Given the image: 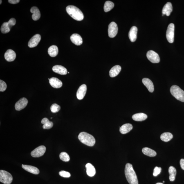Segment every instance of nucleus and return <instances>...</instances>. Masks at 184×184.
<instances>
[{
    "mask_svg": "<svg viewBox=\"0 0 184 184\" xmlns=\"http://www.w3.org/2000/svg\"><path fill=\"white\" fill-rule=\"evenodd\" d=\"M125 174L127 181L130 184H138V178L132 165L130 163L126 164Z\"/></svg>",
    "mask_w": 184,
    "mask_h": 184,
    "instance_id": "obj_1",
    "label": "nucleus"
},
{
    "mask_svg": "<svg viewBox=\"0 0 184 184\" xmlns=\"http://www.w3.org/2000/svg\"><path fill=\"white\" fill-rule=\"evenodd\" d=\"M66 10L68 15L76 20L81 21L84 19L83 14L77 7L70 5L66 7Z\"/></svg>",
    "mask_w": 184,
    "mask_h": 184,
    "instance_id": "obj_2",
    "label": "nucleus"
},
{
    "mask_svg": "<svg viewBox=\"0 0 184 184\" xmlns=\"http://www.w3.org/2000/svg\"><path fill=\"white\" fill-rule=\"evenodd\" d=\"M78 138L82 143L89 146H93L95 144V138L93 135L87 133H80L79 135Z\"/></svg>",
    "mask_w": 184,
    "mask_h": 184,
    "instance_id": "obj_3",
    "label": "nucleus"
},
{
    "mask_svg": "<svg viewBox=\"0 0 184 184\" xmlns=\"http://www.w3.org/2000/svg\"><path fill=\"white\" fill-rule=\"evenodd\" d=\"M170 92L173 96L177 100L184 102V91L179 87L174 85L171 87Z\"/></svg>",
    "mask_w": 184,
    "mask_h": 184,
    "instance_id": "obj_4",
    "label": "nucleus"
},
{
    "mask_svg": "<svg viewBox=\"0 0 184 184\" xmlns=\"http://www.w3.org/2000/svg\"><path fill=\"white\" fill-rule=\"evenodd\" d=\"M13 177L12 175L7 171H0V181L5 184H10L12 183Z\"/></svg>",
    "mask_w": 184,
    "mask_h": 184,
    "instance_id": "obj_5",
    "label": "nucleus"
},
{
    "mask_svg": "<svg viewBox=\"0 0 184 184\" xmlns=\"http://www.w3.org/2000/svg\"><path fill=\"white\" fill-rule=\"evenodd\" d=\"M16 21L15 19H11L8 22H5L2 25L1 31L3 34H7L9 32L10 29L13 26L16 24Z\"/></svg>",
    "mask_w": 184,
    "mask_h": 184,
    "instance_id": "obj_6",
    "label": "nucleus"
},
{
    "mask_svg": "<svg viewBox=\"0 0 184 184\" xmlns=\"http://www.w3.org/2000/svg\"><path fill=\"white\" fill-rule=\"evenodd\" d=\"M175 25L173 23H171L168 26L166 37L169 43H173L174 41Z\"/></svg>",
    "mask_w": 184,
    "mask_h": 184,
    "instance_id": "obj_7",
    "label": "nucleus"
},
{
    "mask_svg": "<svg viewBox=\"0 0 184 184\" xmlns=\"http://www.w3.org/2000/svg\"><path fill=\"white\" fill-rule=\"evenodd\" d=\"M46 148L44 146L38 147L31 153V156L34 158H39L43 156L46 152Z\"/></svg>",
    "mask_w": 184,
    "mask_h": 184,
    "instance_id": "obj_8",
    "label": "nucleus"
},
{
    "mask_svg": "<svg viewBox=\"0 0 184 184\" xmlns=\"http://www.w3.org/2000/svg\"><path fill=\"white\" fill-rule=\"evenodd\" d=\"M108 34L110 38L115 37L117 35L118 28L116 23L112 22L110 23L108 28Z\"/></svg>",
    "mask_w": 184,
    "mask_h": 184,
    "instance_id": "obj_9",
    "label": "nucleus"
},
{
    "mask_svg": "<svg viewBox=\"0 0 184 184\" xmlns=\"http://www.w3.org/2000/svg\"><path fill=\"white\" fill-rule=\"evenodd\" d=\"M147 57L148 60L153 63L160 62V58L157 53L153 50H150L147 52Z\"/></svg>",
    "mask_w": 184,
    "mask_h": 184,
    "instance_id": "obj_10",
    "label": "nucleus"
},
{
    "mask_svg": "<svg viewBox=\"0 0 184 184\" xmlns=\"http://www.w3.org/2000/svg\"><path fill=\"white\" fill-rule=\"evenodd\" d=\"M41 36L39 34H37L34 36L30 40L28 43V46L30 48H33L37 46L41 40Z\"/></svg>",
    "mask_w": 184,
    "mask_h": 184,
    "instance_id": "obj_11",
    "label": "nucleus"
},
{
    "mask_svg": "<svg viewBox=\"0 0 184 184\" xmlns=\"http://www.w3.org/2000/svg\"><path fill=\"white\" fill-rule=\"evenodd\" d=\"M28 103V99L25 98L21 99L16 103L15 107L17 111H19L24 109L26 107Z\"/></svg>",
    "mask_w": 184,
    "mask_h": 184,
    "instance_id": "obj_12",
    "label": "nucleus"
},
{
    "mask_svg": "<svg viewBox=\"0 0 184 184\" xmlns=\"http://www.w3.org/2000/svg\"><path fill=\"white\" fill-rule=\"evenodd\" d=\"M87 87L85 84H83L77 90V96L79 100H82L86 95Z\"/></svg>",
    "mask_w": 184,
    "mask_h": 184,
    "instance_id": "obj_13",
    "label": "nucleus"
},
{
    "mask_svg": "<svg viewBox=\"0 0 184 184\" xmlns=\"http://www.w3.org/2000/svg\"><path fill=\"white\" fill-rule=\"evenodd\" d=\"M5 59L8 62H11L15 60L16 54L15 52L11 49L8 50L5 53L4 55Z\"/></svg>",
    "mask_w": 184,
    "mask_h": 184,
    "instance_id": "obj_14",
    "label": "nucleus"
},
{
    "mask_svg": "<svg viewBox=\"0 0 184 184\" xmlns=\"http://www.w3.org/2000/svg\"><path fill=\"white\" fill-rule=\"evenodd\" d=\"M70 39L72 42L77 46H80L82 44V38L78 34H73L70 37Z\"/></svg>",
    "mask_w": 184,
    "mask_h": 184,
    "instance_id": "obj_15",
    "label": "nucleus"
},
{
    "mask_svg": "<svg viewBox=\"0 0 184 184\" xmlns=\"http://www.w3.org/2000/svg\"><path fill=\"white\" fill-rule=\"evenodd\" d=\"M52 70L55 73L59 74V75H65L68 73L67 69L62 66L56 65L52 68Z\"/></svg>",
    "mask_w": 184,
    "mask_h": 184,
    "instance_id": "obj_16",
    "label": "nucleus"
},
{
    "mask_svg": "<svg viewBox=\"0 0 184 184\" xmlns=\"http://www.w3.org/2000/svg\"><path fill=\"white\" fill-rule=\"evenodd\" d=\"M49 83L50 85L54 88H60L62 85V82L56 77H52L50 79Z\"/></svg>",
    "mask_w": 184,
    "mask_h": 184,
    "instance_id": "obj_17",
    "label": "nucleus"
},
{
    "mask_svg": "<svg viewBox=\"0 0 184 184\" xmlns=\"http://www.w3.org/2000/svg\"><path fill=\"white\" fill-rule=\"evenodd\" d=\"M138 28L133 26L132 27L129 33V37L132 42H134L137 39V34L138 32Z\"/></svg>",
    "mask_w": 184,
    "mask_h": 184,
    "instance_id": "obj_18",
    "label": "nucleus"
},
{
    "mask_svg": "<svg viewBox=\"0 0 184 184\" xmlns=\"http://www.w3.org/2000/svg\"><path fill=\"white\" fill-rule=\"evenodd\" d=\"M142 82L150 92L153 93L154 91V87L152 81L149 79L145 78L142 79Z\"/></svg>",
    "mask_w": 184,
    "mask_h": 184,
    "instance_id": "obj_19",
    "label": "nucleus"
},
{
    "mask_svg": "<svg viewBox=\"0 0 184 184\" xmlns=\"http://www.w3.org/2000/svg\"><path fill=\"white\" fill-rule=\"evenodd\" d=\"M30 12L32 14V17L34 21H37L40 18L41 14L39 9L37 7H33L30 9Z\"/></svg>",
    "mask_w": 184,
    "mask_h": 184,
    "instance_id": "obj_20",
    "label": "nucleus"
},
{
    "mask_svg": "<svg viewBox=\"0 0 184 184\" xmlns=\"http://www.w3.org/2000/svg\"><path fill=\"white\" fill-rule=\"evenodd\" d=\"M173 11V7L172 3L168 2L165 5L162 9V13L163 15H167V16L170 15L171 13Z\"/></svg>",
    "mask_w": 184,
    "mask_h": 184,
    "instance_id": "obj_21",
    "label": "nucleus"
},
{
    "mask_svg": "<svg viewBox=\"0 0 184 184\" xmlns=\"http://www.w3.org/2000/svg\"><path fill=\"white\" fill-rule=\"evenodd\" d=\"M22 167L25 170L34 174L38 175L40 173L39 169L34 166L22 165Z\"/></svg>",
    "mask_w": 184,
    "mask_h": 184,
    "instance_id": "obj_22",
    "label": "nucleus"
},
{
    "mask_svg": "<svg viewBox=\"0 0 184 184\" xmlns=\"http://www.w3.org/2000/svg\"><path fill=\"white\" fill-rule=\"evenodd\" d=\"M86 173L90 177H93L96 173V171L94 166L91 164L88 163L86 165Z\"/></svg>",
    "mask_w": 184,
    "mask_h": 184,
    "instance_id": "obj_23",
    "label": "nucleus"
},
{
    "mask_svg": "<svg viewBox=\"0 0 184 184\" xmlns=\"http://www.w3.org/2000/svg\"><path fill=\"white\" fill-rule=\"evenodd\" d=\"M122 68L120 66L116 65L112 68L110 70L109 75L110 77H113L117 76L120 73Z\"/></svg>",
    "mask_w": 184,
    "mask_h": 184,
    "instance_id": "obj_24",
    "label": "nucleus"
},
{
    "mask_svg": "<svg viewBox=\"0 0 184 184\" xmlns=\"http://www.w3.org/2000/svg\"><path fill=\"white\" fill-rule=\"evenodd\" d=\"M132 118L135 121L142 122L145 120L147 118V116L145 113H139L133 115Z\"/></svg>",
    "mask_w": 184,
    "mask_h": 184,
    "instance_id": "obj_25",
    "label": "nucleus"
},
{
    "mask_svg": "<svg viewBox=\"0 0 184 184\" xmlns=\"http://www.w3.org/2000/svg\"><path fill=\"white\" fill-rule=\"evenodd\" d=\"M133 129V126L130 124H126L123 125L120 128V132L122 134H125L129 133Z\"/></svg>",
    "mask_w": 184,
    "mask_h": 184,
    "instance_id": "obj_26",
    "label": "nucleus"
},
{
    "mask_svg": "<svg viewBox=\"0 0 184 184\" xmlns=\"http://www.w3.org/2000/svg\"><path fill=\"white\" fill-rule=\"evenodd\" d=\"M48 54L52 57H55L58 53V49L57 46L53 45L50 46L48 50Z\"/></svg>",
    "mask_w": 184,
    "mask_h": 184,
    "instance_id": "obj_27",
    "label": "nucleus"
},
{
    "mask_svg": "<svg viewBox=\"0 0 184 184\" xmlns=\"http://www.w3.org/2000/svg\"><path fill=\"white\" fill-rule=\"evenodd\" d=\"M41 123L43 124V128L45 129H49L52 128L53 127V123L52 122H50L47 118H43L41 121Z\"/></svg>",
    "mask_w": 184,
    "mask_h": 184,
    "instance_id": "obj_28",
    "label": "nucleus"
},
{
    "mask_svg": "<svg viewBox=\"0 0 184 184\" xmlns=\"http://www.w3.org/2000/svg\"><path fill=\"white\" fill-rule=\"evenodd\" d=\"M142 152L144 154L150 157H154L156 155V151L147 147L143 148L142 149Z\"/></svg>",
    "mask_w": 184,
    "mask_h": 184,
    "instance_id": "obj_29",
    "label": "nucleus"
},
{
    "mask_svg": "<svg viewBox=\"0 0 184 184\" xmlns=\"http://www.w3.org/2000/svg\"><path fill=\"white\" fill-rule=\"evenodd\" d=\"M169 179L171 181H174L175 179L177 171L175 168L173 166H171L169 169Z\"/></svg>",
    "mask_w": 184,
    "mask_h": 184,
    "instance_id": "obj_30",
    "label": "nucleus"
},
{
    "mask_svg": "<svg viewBox=\"0 0 184 184\" xmlns=\"http://www.w3.org/2000/svg\"><path fill=\"white\" fill-rule=\"evenodd\" d=\"M173 135L172 133L169 132H165L162 134L160 136V138L162 141L168 142L172 139Z\"/></svg>",
    "mask_w": 184,
    "mask_h": 184,
    "instance_id": "obj_31",
    "label": "nucleus"
},
{
    "mask_svg": "<svg viewBox=\"0 0 184 184\" xmlns=\"http://www.w3.org/2000/svg\"><path fill=\"white\" fill-rule=\"evenodd\" d=\"M114 6V4L112 2L107 1L105 3L104 9V11L106 12H109L113 9Z\"/></svg>",
    "mask_w": 184,
    "mask_h": 184,
    "instance_id": "obj_32",
    "label": "nucleus"
},
{
    "mask_svg": "<svg viewBox=\"0 0 184 184\" xmlns=\"http://www.w3.org/2000/svg\"><path fill=\"white\" fill-rule=\"evenodd\" d=\"M60 159L63 161L67 162L69 161L70 158L69 155L66 152H62L59 155Z\"/></svg>",
    "mask_w": 184,
    "mask_h": 184,
    "instance_id": "obj_33",
    "label": "nucleus"
},
{
    "mask_svg": "<svg viewBox=\"0 0 184 184\" xmlns=\"http://www.w3.org/2000/svg\"><path fill=\"white\" fill-rule=\"evenodd\" d=\"M50 109L52 113H56L60 110V106L57 104L54 103L52 105Z\"/></svg>",
    "mask_w": 184,
    "mask_h": 184,
    "instance_id": "obj_34",
    "label": "nucleus"
},
{
    "mask_svg": "<svg viewBox=\"0 0 184 184\" xmlns=\"http://www.w3.org/2000/svg\"><path fill=\"white\" fill-rule=\"evenodd\" d=\"M7 85L6 83L4 81L0 80V91L1 92L4 91L7 89Z\"/></svg>",
    "mask_w": 184,
    "mask_h": 184,
    "instance_id": "obj_35",
    "label": "nucleus"
},
{
    "mask_svg": "<svg viewBox=\"0 0 184 184\" xmlns=\"http://www.w3.org/2000/svg\"><path fill=\"white\" fill-rule=\"evenodd\" d=\"M59 175L64 178H69L71 176V174L69 172L65 171H61L59 172Z\"/></svg>",
    "mask_w": 184,
    "mask_h": 184,
    "instance_id": "obj_36",
    "label": "nucleus"
},
{
    "mask_svg": "<svg viewBox=\"0 0 184 184\" xmlns=\"http://www.w3.org/2000/svg\"><path fill=\"white\" fill-rule=\"evenodd\" d=\"M161 168L160 167H155L154 169V171H153V176L156 177L159 175L161 172Z\"/></svg>",
    "mask_w": 184,
    "mask_h": 184,
    "instance_id": "obj_37",
    "label": "nucleus"
},
{
    "mask_svg": "<svg viewBox=\"0 0 184 184\" xmlns=\"http://www.w3.org/2000/svg\"><path fill=\"white\" fill-rule=\"evenodd\" d=\"M19 1H20L19 0H9L8 1L9 3L13 4H17V3H19Z\"/></svg>",
    "mask_w": 184,
    "mask_h": 184,
    "instance_id": "obj_38",
    "label": "nucleus"
},
{
    "mask_svg": "<svg viewBox=\"0 0 184 184\" xmlns=\"http://www.w3.org/2000/svg\"><path fill=\"white\" fill-rule=\"evenodd\" d=\"M180 164L181 168L184 170V159L182 158L180 160Z\"/></svg>",
    "mask_w": 184,
    "mask_h": 184,
    "instance_id": "obj_39",
    "label": "nucleus"
},
{
    "mask_svg": "<svg viewBox=\"0 0 184 184\" xmlns=\"http://www.w3.org/2000/svg\"><path fill=\"white\" fill-rule=\"evenodd\" d=\"M156 184H163L162 183H156Z\"/></svg>",
    "mask_w": 184,
    "mask_h": 184,
    "instance_id": "obj_40",
    "label": "nucleus"
},
{
    "mask_svg": "<svg viewBox=\"0 0 184 184\" xmlns=\"http://www.w3.org/2000/svg\"><path fill=\"white\" fill-rule=\"evenodd\" d=\"M1 1V3H0V4H1V3H2V1H1H1Z\"/></svg>",
    "mask_w": 184,
    "mask_h": 184,
    "instance_id": "obj_41",
    "label": "nucleus"
},
{
    "mask_svg": "<svg viewBox=\"0 0 184 184\" xmlns=\"http://www.w3.org/2000/svg\"><path fill=\"white\" fill-rule=\"evenodd\" d=\"M68 73H69V72H68Z\"/></svg>",
    "mask_w": 184,
    "mask_h": 184,
    "instance_id": "obj_42",
    "label": "nucleus"
},
{
    "mask_svg": "<svg viewBox=\"0 0 184 184\" xmlns=\"http://www.w3.org/2000/svg\"><path fill=\"white\" fill-rule=\"evenodd\" d=\"M163 183H165V181H163Z\"/></svg>",
    "mask_w": 184,
    "mask_h": 184,
    "instance_id": "obj_43",
    "label": "nucleus"
}]
</instances>
